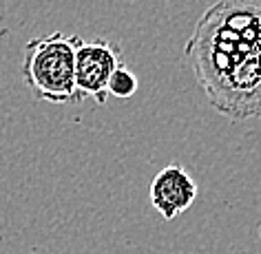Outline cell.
<instances>
[{"mask_svg": "<svg viewBox=\"0 0 261 254\" xmlns=\"http://www.w3.org/2000/svg\"><path fill=\"white\" fill-rule=\"evenodd\" d=\"M186 60L215 110L261 117V0H217L195 24Z\"/></svg>", "mask_w": 261, "mask_h": 254, "instance_id": "obj_1", "label": "cell"}, {"mask_svg": "<svg viewBox=\"0 0 261 254\" xmlns=\"http://www.w3.org/2000/svg\"><path fill=\"white\" fill-rule=\"evenodd\" d=\"M80 42V36H64L62 31L27 42L22 77L38 100L51 104H75L82 100L75 89V49Z\"/></svg>", "mask_w": 261, "mask_h": 254, "instance_id": "obj_2", "label": "cell"}, {"mask_svg": "<svg viewBox=\"0 0 261 254\" xmlns=\"http://www.w3.org/2000/svg\"><path fill=\"white\" fill-rule=\"evenodd\" d=\"M122 51L109 40L80 42L75 49V89L80 97H93L97 104L107 102V84L120 67Z\"/></svg>", "mask_w": 261, "mask_h": 254, "instance_id": "obj_3", "label": "cell"}, {"mask_svg": "<svg viewBox=\"0 0 261 254\" xmlns=\"http://www.w3.org/2000/svg\"><path fill=\"white\" fill-rule=\"evenodd\" d=\"M148 197H151L153 208L166 221H173L195 204V199H197V181L188 175L186 168L177 164L166 166L153 177Z\"/></svg>", "mask_w": 261, "mask_h": 254, "instance_id": "obj_4", "label": "cell"}, {"mask_svg": "<svg viewBox=\"0 0 261 254\" xmlns=\"http://www.w3.org/2000/svg\"><path fill=\"white\" fill-rule=\"evenodd\" d=\"M135 91H138V77L130 73L124 64H120L107 84V93L120 97V100H128L130 95H135Z\"/></svg>", "mask_w": 261, "mask_h": 254, "instance_id": "obj_5", "label": "cell"}]
</instances>
